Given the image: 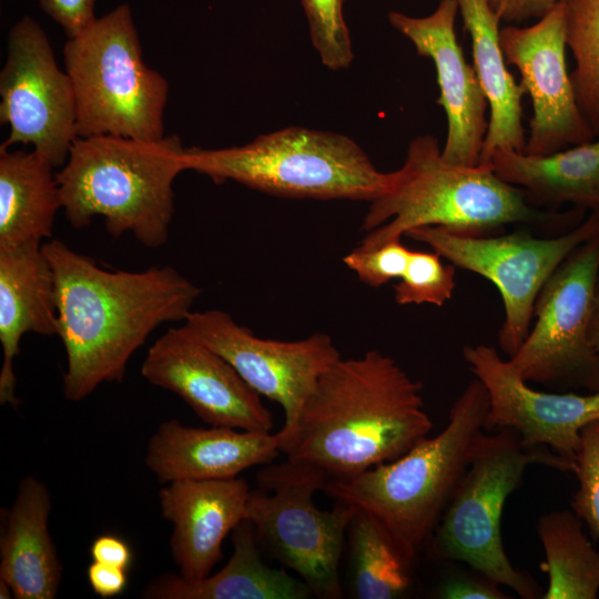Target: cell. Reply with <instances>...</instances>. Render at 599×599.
Instances as JSON below:
<instances>
[{
	"label": "cell",
	"instance_id": "cell-2",
	"mask_svg": "<svg viewBox=\"0 0 599 599\" xmlns=\"http://www.w3.org/2000/svg\"><path fill=\"white\" fill-rule=\"evenodd\" d=\"M433 426L422 384L373 349L341 357L323 373L281 453L321 468L328 479L348 478L403 456Z\"/></svg>",
	"mask_w": 599,
	"mask_h": 599
},
{
	"label": "cell",
	"instance_id": "cell-13",
	"mask_svg": "<svg viewBox=\"0 0 599 599\" xmlns=\"http://www.w3.org/2000/svg\"><path fill=\"white\" fill-rule=\"evenodd\" d=\"M184 325L223 356L257 394L282 406L281 443L293 430L319 377L341 358L325 333L291 342L261 338L220 309L191 312Z\"/></svg>",
	"mask_w": 599,
	"mask_h": 599
},
{
	"label": "cell",
	"instance_id": "cell-25",
	"mask_svg": "<svg viewBox=\"0 0 599 599\" xmlns=\"http://www.w3.org/2000/svg\"><path fill=\"white\" fill-rule=\"evenodd\" d=\"M53 166L34 151L0 148V248L41 244L62 209Z\"/></svg>",
	"mask_w": 599,
	"mask_h": 599
},
{
	"label": "cell",
	"instance_id": "cell-4",
	"mask_svg": "<svg viewBox=\"0 0 599 599\" xmlns=\"http://www.w3.org/2000/svg\"><path fill=\"white\" fill-rule=\"evenodd\" d=\"M185 151L177 135L158 141L78 136L55 174L68 221L82 229L103 216L115 238L130 232L145 247L164 245L174 212L172 186L185 171Z\"/></svg>",
	"mask_w": 599,
	"mask_h": 599
},
{
	"label": "cell",
	"instance_id": "cell-3",
	"mask_svg": "<svg viewBox=\"0 0 599 599\" xmlns=\"http://www.w3.org/2000/svg\"><path fill=\"white\" fill-rule=\"evenodd\" d=\"M489 399L473 379L453 403L446 427L395 460L348 478H329L323 491L372 515L412 564L438 526L484 429Z\"/></svg>",
	"mask_w": 599,
	"mask_h": 599
},
{
	"label": "cell",
	"instance_id": "cell-20",
	"mask_svg": "<svg viewBox=\"0 0 599 599\" xmlns=\"http://www.w3.org/2000/svg\"><path fill=\"white\" fill-rule=\"evenodd\" d=\"M58 334L55 285L42 244L0 248V404L20 403L13 362L27 333Z\"/></svg>",
	"mask_w": 599,
	"mask_h": 599
},
{
	"label": "cell",
	"instance_id": "cell-37",
	"mask_svg": "<svg viewBox=\"0 0 599 599\" xmlns=\"http://www.w3.org/2000/svg\"><path fill=\"white\" fill-rule=\"evenodd\" d=\"M92 560L115 566L128 570L132 564L133 554L125 540L104 534L97 537L90 547Z\"/></svg>",
	"mask_w": 599,
	"mask_h": 599
},
{
	"label": "cell",
	"instance_id": "cell-36",
	"mask_svg": "<svg viewBox=\"0 0 599 599\" xmlns=\"http://www.w3.org/2000/svg\"><path fill=\"white\" fill-rule=\"evenodd\" d=\"M125 569L92 561L88 567V581L93 592L102 598H112L121 595L128 586Z\"/></svg>",
	"mask_w": 599,
	"mask_h": 599
},
{
	"label": "cell",
	"instance_id": "cell-15",
	"mask_svg": "<svg viewBox=\"0 0 599 599\" xmlns=\"http://www.w3.org/2000/svg\"><path fill=\"white\" fill-rule=\"evenodd\" d=\"M151 384L180 396L210 426L271 433L272 413L220 354L185 327L169 328L149 348L141 367Z\"/></svg>",
	"mask_w": 599,
	"mask_h": 599
},
{
	"label": "cell",
	"instance_id": "cell-28",
	"mask_svg": "<svg viewBox=\"0 0 599 599\" xmlns=\"http://www.w3.org/2000/svg\"><path fill=\"white\" fill-rule=\"evenodd\" d=\"M566 43L575 59L570 74L577 103L599 136V0H566Z\"/></svg>",
	"mask_w": 599,
	"mask_h": 599
},
{
	"label": "cell",
	"instance_id": "cell-35",
	"mask_svg": "<svg viewBox=\"0 0 599 599\" xmlns=\"http://www.w3.org/2000/svg\"><path fill=\"white\" fill-rule=\"evenodd\" d=\"M566 0H488L500 21L520 22L541 18L550 9Z\"/></svg>",
	"mask_w": 599,
	"mask_h": 599
},
{
	"label": "cell",
	"instance_id": "cell-5",
	"mask_svg": "<svg viewBox=\"0 0 599 599\" xmlns=\"http://www.w3.org/2000/svg\"><path fill=\"white\" fill-rule=\"evenodd\" d=\"M561 219L532 207L524 191L498 177L490 163H447L437 139L425 134L410 141L403 165L390 172L387 189L369 202L361 225L367 234L359 246L402 238L420 226L485 235L508 224Z\"/></svg>",
	"mask_w": 599,
	"mask_h": 599
},
{
	"label": "cell",
	"instance_id": "cell-29",
	"mask_svg": "<svg viewBox=\"0 0 599 599\" xmlns=\"http://www.w3.org/2000/svg\"><path fill=\"white\" fill-rule=\"evenodd\" d=\"M396 283L394 300L398 305L432 304L443 306L453 297L455 265L444 264L433 251H412L407 267Z\"/></svg>",
	"mask_w": 599,
	"mask_h": 599
},
{
	"label": "cell",
	"instance_id": "cell-21",
	"mask_svg": "<svg viewBox=\"0 0 599 599\" xmlns=\"http://www.w3.org/2000/svg\"><path fill=\"white\" fill-rule=\"evenodd\" d=\"M51 496L34 476L21 479L0 539V579L17 599H53L62 565L49 532Z\"/></svg>",
	"mask_w": 599,
	"mask_h": 599
},
{
	"label": "cell",
	"instance_id": "cell-9",
	"mask_svg": "<svg viewBox=\"0 0 599 599\" xmlns=\"http://www.w3.org/2000/svg\"><path fill=\"white\" fill-rule=\"evenodd\" d=\"M328 476L321 468L287 458L271 463L256 474L246 519L260 548L294 571L321 599L343 598L339 562L349 524L358 510L336 501L321 510L313 501Z\"/></svg>",
	"mask_w": 599,
	"mask_h": 599
},
{
	"label": "cell",
	"instance_id": "cell-10",
	"mask_svg": "<svg viewBox=\"0 0 599 599\" xmlns=\"http://www.w3.org/2000/svg\"><path fill=\"white\" fill-rule=\"evenodd\" d=\"M599 235V211L552 238L519 231L501 236L467 235L441 226H420L406 236L443 258L491 282L500 293L504 322L500 349L511 357L530 331L537 296L555 270L580 244Z\"/></svg>",
	"mask_w": 599,
	"mask_h": 599
},
{
	"label": "cell",
	"instance_id": "cell-23",
	"mask_svg": "<svg viewBox=\"0 0 599 599\" xmlns=\"http://www.w3.org/2000/svg\"><path fill=\"white\" fill-rule=\"evenodd\" d=\"M458 11L471 39L474 69L489 104L488 129L480 163H489L500 149L524 152V87L508 71L499 39L500 19L488 0H456Z\"/></svg>",
	"mask_w": 599,
	"mask_h": 599
},
{
	"label": "cell",
	"instance_id": "cell-12",
	"mask_svg": "<svg viewBox=\"0 0 599 599\" xmlns=\"http://www.w3.org/2000/svg\"><path fill=\"white\" fill-rule=\"evenodd\" d=\"M0 95V122L10 126L0 148L32 144L53 167L63 165L78 138L73 87L57 65L43 29L29 16L9 32Z\"/></svg>",
	"mask_w": 599,
	"mask_h": 599
},
{
	"label": "cell",
	"instance_id": "cell-17",
	"mask_svg": "<svg viewBox=\"0 0 599 599\" xmlns=\"http://www.w3.org/2000/svg\"><path fill=\"white\" fill-rule=\"evenodd\" d=\"M456 0H440L433 13L412 17L389 11V24L407 38L418 55L434 62L439 97L437 103L447 116V138L443 159L458 166L480 163L488 129L489 105L474 67L464 57L455 32Z\"/></svg>",
	"mask_w": 599,
	"mask_h": 599
},
{
	"label": "cell",
	"instance_id": "cell-1",
	"mask_svg": "<svg viewBox=\"0 0 599 599\" xmlns=\"http://www.w3.org/2000/svg\"><path fill=\"white\" fill-rule=\"evenodd\" d=\"M52 267L63 394L79 402L121 383L129 359L161 324L185 321L201 290L171 266L106 271L59 240L42 244Z\"/></svg>",
	"mask_w": 599,
	"mask_h": 599
},
{
	"label": "cell",
	"instance_id": "cell-34",
	"mask_svg": "<svg viewBox=\"0 0 599 599\" xmlns=\"http://www.w3.org/2000/svg\"><path fill=\"white\" fill-rule=\"evenodd\" d=\"M500 586L477 571L457 573L439 587L438 597L444 599H506Z\"/></svg>",
	"mask_w": 599,
	"mask_h": 599
},
{
	"label": "cell",
	"instance_id": "cell-14",
	"mask_svg": "<svg viewBox=\"0 0 599 599\" xmlns=\"http://www.w3.org/2000/svg\"><path fill=\"white\" fill-rule=\"evenodd\" d=\"M499 39L505 60L519 71L532 103L524 153L551 154L596 139L567 71L565 2L531 26L504 27Z\"/></svg>",
	"mask_w": 599,
	"mask_h": 599
},
{
	"label": "cell",
	"instance_id": "cell-31",
	"mask_svg": "<svg viewBox=\"0 0 599 599\" xmlns=\"http://www.w3.org/2000/svg\"><path fill=\"white\" fill-rule=\"evenodd\" d=\"M576 463L575 474L579 486L572 497L571 507L599 538V420L582 428Z\"/></svg>",
	"mask_w": 599,
	"mask_h": 599
},
{
	"label": "cell",
	"instance_id": "cell-22",
	"mask_svg": "<svg viewBox=\"0 0 599 599\" xmlns=\"http://www.w3.org/2000/svg\"><path fill=\"white\" fill-rule=\"evenodd\" d=\"M233 552L215 573L190 580L163 573L141 591L144 599H307L313 595L298 577L262 558L253 525L242 520L231 532Z\"/></svg>",
	"mask_w": 599,
	"mask_h": 599
},
{
	"label": "cell",
	"instance_id": "cell-16",
	"mask_svg": "<svg viewBox=\"0 0 599 599\" xmlns=\"http://www.w3.org/2000/svg\"><path fill=\"white\" fill-rule=\"evenodd\" d=\"M463 356L488 394L484 430L510 428L526 444L546 446L576 463L582 428L599 420V389L586 395L536 390L484 344L466 346Z\"/></svg>",
	"mask_w": 599,
	"mask_h": 599
},
{
	"label": "cell",
	"instance_id": "cell-26",
	"mask_svg": "<svg viewBox=\"0 0 599 599\" xmlns=\"http://www.w3.org/2000/svg\"><path fill=\"white\" fill-rule=\"evenodd\" d=\"M537 532L546 560L542 571L549 582L541 599H596L599 592V551L583 531L573 510L541 515Z\"/></svg>",
	"mask_w": 599,
	"mask_h": 599
},
{
	"label": "cell",
	"instance_id": "cell-30",
	"mask_svg": "<svg viewBox=\"0 0 599 599\" xmlns=\"http://www.w3.org/2000/svg\"><path fill=\"white\" fill-rule=\"evenodd\" d=\"M312 44L327 69H347L354 60L344 0H301Z\"/></svg>",
	"mask_w": 599,
	"mask_h": 599
},
{
	"label": "cell",
	"instance_id": "cell-18",
	"mask_svg": "<svg viewBox=\"0 0 599 599\" xmlns=\"http://www.w3.org/2000/svg\"><path fill=\"white\" fill-rule=\"evenodd\" d=\"M252 489L243 478L179 480L160 490L163 518L173 526L172 557L180 575L197 580L222 559V544L246 519Z\"/></svg>",
	"mask_w": 599,
	"mask_h": 599
},
{
	"label": "cell",
	"instance_id": "cell-32",
	"mask_svg": "<svg viewBox=\"0 0 599 599\" xmlns=\"http://www.w3.org/2000/svg\"><path fill=\"white\" fill-rule=\"evenodd\" d=\"M410 252L402 238H396L373 247L357 246L343 262L362 283L377 288L402 277Z\"/></svg>",
	"mask_w": 599,
	"mask_h": 599
},
{
	"label": "cell",
	"instance_id": "cell-7",
	"mask_svg": "<svg viewBox=\"0 0 599 599\" xmlns=\"http://www.w3.org/2000/svg\"><path fill=\"white\" fill-rule=\"evenodd\" d=\"M542 465L575 473L570 463L546 446H530L510 428L481 430L468 466L429 542L440 560L464 562L524 599L542 596L537 581L516 569L506 555L500 530L505 502L528 467Z\"/></svg>",
	"mask_w": 599,
	"mask_h": 599
},
{
	"label": "cell",
	"instance_id": "cell-6",
	"mask_svg": "<svg viewBox=\"0 0 599 599\" xmlns=\"http://www.w3.org/2000/svg\"><path fill=\"white\" fill-rule=\"evenodd\" d=\"M185 170L215 184L234 181L291 199L372 202L390 182L351 138L323 130L288 126L223 149L189 148Z\"/></svg>",
	"mask_w": 599,
	"mask_h": 599
},
{
	"label": "cell",
	"instance_id": "cell-11",
	"mask_svg": "<svg viewBox=\"0 0 599 599\" xmlns=\"http://www.w3.org/2000/svg\"><path fill=\"white\" fill-rule=\"evenodd\" d=\"M599 276V235L573 250L549 276L535 304L536 322L508 358L526 382L599 389V356L589 329Z\"/></svg>",
	"mask_w": 599,
	"mask_h": 599
},
{
	"label": "cell",
	"instance_id": "cell-19",
	"mask_svg": "<svg viewBox=\"0 0 599 599\" xmlns=\"http://www.w3.org/2000/svg\"><path fill=\"white\" fill-rule=\"evenodd\" d=\"M280 454L278 433L197 428L170 419L149 439L144 461L160 483L169 484L235 478L247 468L273 463Z\"/></svg>",
	"mask_w": 599,
	"mask_h": 599
},
{
	"label": "cell",
	"instance_id": "cell-27",
	"mask_svg": "<svg viewBox=\"0 0 599 599\" xmlns=\"http://www.w3.org/2000/svg\"><path fill=\"white\" fill-rule=\"evenodd\" d=\"M351 578L357 599H394L410 587V565L389 535L368 512L358 509L348 530Z\"/></svg>",
	"mask_w": 599,
	"mask_h": 599
},
{
	"label": "cell",
	"instance_id": "cell-38",
	"mask_svg": "<svg viewBox=\"0 0 599 599\" xmlns=\"http://www.w3.org/2000/svg\"><path fill=\"white\" fill-rule=\"evenodd\" d=\"M589 336L592 346L599 356V276L596 285L593 309L589 329Z\"/></svg>",
	"mask_w": 599,
	"mask_h": 599
},
{
	"label": "cell",
	"instance_id": "cell-33",
	"mask_svg": "<svg viewBox=\"0 0 599 599\" xmlns=\"http://www.w3.org/2000/svg\"><path fill=\"white\" fill-rule=\"evenodd\" d=\"M39 3L68 38L78 35L95 19V0H39Z\"/></svg>",
	"mask_w": 599,
	"mask_h": 599
},
{
	"label": "cell",
	"instance_id": "cell-39",
	"mask_svg": "<svg viewBox=\"0 0 599 599\" xmlns=\"http://www.w3.org/2000/svg\"><path fill=\"white\" fill-rule=\"evenodd\" d=\"M14 598L13 591L9 583H7L4 580L0 579V598L1 599H8V598Z\"/></svg>",
	"mask_w": 599,
	"mask_h": 599
},
{
	"label": "cell",
	"instance_id": "cell-8",
	"mask_svg": "<svg viewBox=\"0 0 599 599\" xmlns=\"http://www.w3.org/2000/svg\"><path fill=\"white\" fill-rule=\"evenodd\" d=\"M63 55L74 92L78 136L164 138L167 82L143 62L129 4L68 38Z\"/></svg>",
	"mask_w": 599,
	"mask_h": 599
},
{
	"label": "cell",
	"instance_id": "cell-24",
	"mask_svg": "<svg viewBox=\"0 0 599 599\" xmlns=\"http://www.w3.org/2000/svg\"><path fill=\"white\" fill-rule=\"evenodd\" d=\"M489 163L504 182L521 189L530 204L569 203L599 211V136L545 155L500 149Z\"/></svg>",
	"mask_w": 599,
	"mask_h": 599
}]
</instances>
